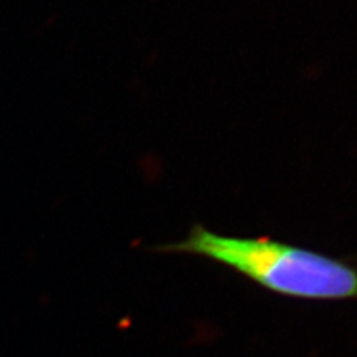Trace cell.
Returning a JSON list of instances; mask_svg holds the SVG:
<instances>
[{
	"mask_svg": "<svg viewBox=\"0 0 357 357\" xmlns=\"http://www.w3.org/2000/svg\"><path fill=\"white\" fill-rule=\"evenodd\" d=\"M161 252L201 256L237 271L273 294L308 301L357 299V268L342 259L268 237H231L195 225Z\"/></svg>",
	"mask_w": 357,
	"mask_h": 357,
	"instance_id": "obj_1",
	"label": "cell"
}]
</instances>
